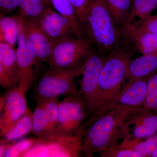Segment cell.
I'll return each instance as SVG.
<instances>
[{"instance_id":"7","label":"cell","mask_w":157,"mask_h":157,"mask_svg":"<svg viewBox=\"0 0 157 157\" xmlns=\"http://www.w3.org/2000/svg\"><path fill=\"white\" fill-rule=\"evenodd\" d=\"M82 153L81 135H57L51 140L33 139L32 146L21 156L78 157Z\"/></svg>"},{"instance_id":"3","label":"cell","mask_w":157,"mask_h":157,"mask_svg":"<svg viewBox=\"0 0 157 157\" xmlns=\"http://www.w3.org/2000/svg\"><path fill=\"white\" fill-rule=\"evenodd\" d=\"M128 110L110 108L85 128L81 135L82 153L86 157L100 156L124 139V121Z\"/></svg>"},{"instance_id":"31","label":"cell","mask_w":157,"mask_h":157,"mask_svg":"<svg viewBox=\"0 0 157 157\" xmlns=\"http://www.w3.org/2000/svg\"><path fill=\"white\" fill-rule=\"evenodd\" d=\"M73 6L78 21L87 7L90 0H69Z\"/></svg>"},{"instance_id":"30","label":"cell","mask_w":157,"mask_h":157,"mask_svg":"<svg viewBox=\"0 0 157 157\" xmlns=\"http://www.w3.org/2000/svg\"><path fill=\"white\" fill-rule=\"evenodd\" d=\"M143 107L147 110L157 113V88L147 95Z\"/></svg>"},{"instance_id":"28","label":"cell","mask_w":157,"mask_h":157,"mask_svg":"<svg viewBox=\"0 0 157 157\" xmlns=\"http://www.w3.org/2000/svg\"><path fill=\"white\" fill-rule=\"evenodd\" d=\"M129 25L133 26L137 29L142 32L157 35V14L149 15L137 25Z\"/></svg>"},{"instance_id":"10","label":"cell","mask_w":157,"mask_h":157,"mask_svg":"<svg viewBox=\"0 0 157 157\" xmlns=\"http://www.w3.org/2000/svg\"><path fill=\"white\" fill-rule=\"evenodd\" d=\"M124 139L145 138L157 133V113L143 107L128 110L124 121Z\"/></svg>"},{"instance_id":"29","label":"cell","mask_w":157,"mask_h":157,"mask_svg":"<svg viewBox=\"0 0 157 157\" xmlns=\"http://www.w3.org/2000/svg\"><path fill=\"white\" fill-rule=\"evenodd\" d=\"M21 0H0V16H6L18 8Z\"/></svg>"},{"instance_id":"1","label":"cell","mask_w":157,"mask_h":157,"mask_svg":"<svg viewBox=\"0 0 157 157\" xmlns=\"http://www.w3.org/2000/svg\"><path fill=\"white\" fill-rule=\"evenodd\" d=\"M135 51L133 45L124 39L117 48L107 55L99 77L95 110L85 121L81 131L108 110L124 83L128 65Z\"/></svg>"},{"instance_id":"15","label":"cell","mask_w":157,"mask_h":157,"mask_svg":"<svg viewBox=\"0 0 157 157\" xmlns=\"http://www.w3.org/2000/svg\"><path fill=\"white\" fill-rule=\"evenodd\" d=\"M38 21L54 44L63 39L76 38L70 21L51 8Z\"/></svg>"},{"instance_id":"4","label":"cell","mask_w":157,"mask_h":157,"mask_svg":"<svg viewBox=\"0 0 157 157\" xmlns=\"http://www.w3.org/2000/svg\"><path fill=\"white\" fill-rule=\"evenodd\" d=\"M82 65L62 70L49 69L46 71L34 87L36 101L64 95H79L77 79L80 75Z\"/></svg>"},{"instance_id":"21","label":"cell","mask_w":157,"mask_h":157,"mask_svg":"<svg viewBox=\"0 0 157 157\" xmlns=\"http://www.w3.org/2000/svg\"><path fill=\"white\" fill-rule=\"evenodd\" d=\"M20 33L19 23L16 15L0 16V42L15 47Z\"/></svg>"},{"instance_id":"5","label":"cell","mask_w":157,"mask_h":157,"mask_svg":"<svg viewBox=\"0 0 157 157\" xmlns=\"http://www.w3.org/2000/svg\"><path fill=\"white\" fill-rule=\"evenodd\" d=\"M107 55L93 49L81 66L78 78V92L87 108L88 117L92 115L97 105L98 82ZM86 118V119H87Z\"/></svg>"},{"instance_id":"23","label":"cell","mask_w":157,"mask_h":157,"mask_svg":"<svg viewBox=\"0 0 157 157\" xmlns=\"http://www.w3.org/2000/svg\"><path fill=\"white\" fill-rule=\"evenodd\" d=\"M33 132V112L28 107L22 117L14 126L2 136V141L5 143L17 140L29 135Z\"/></svg>"},{"instance_id":"17","label":"cell","mask_w":157,"mask_h":157,"mask_svg":"<svg viewBox=\"0 0 157 157\" xmlns=\"http://www.w3.org/2000/svg\"><path fill=\"white\" fill-rule=\"evenodd\" d=\"M157 73V52L142 54L131 59L128 65L126 81L151 77Z\"/></svg>"},{"instance_id":"26","label":"cell","mask_w":157,"mask_h":157,"mask_svg":"<svg viewBox=\"0 0 157 157\" xmlns=\"http://www.w3.org/2000/svg\"><path fill=\"white\" fill-rule=\"evenodd\" d=\"M43 101L51 130L54 136L56 137L59 101L58 98H50Z\"/></svg>"},{"instance_id":"9","label":"cell","mask_w":157,"mask_h":157,"mask_svg":"<svg viewBox=\"0 0 157 157\" xmlns=\"http://www.w3.org/2000/svg\"><path fill=\"white\" fill-rule=\"evenodd\" d=\"M25 44L39 62L48 64L54 43L39 21L16 15Z\"/></svg>"},{"instance_id":"25","label":"cell","mask_w":157,"mask_h":157,"mask_svg":"<svg viewBox=\"0 0 157 157\" xmlns=\"http://www.w3.org/2000/svg\"><path fill=\"white\" fill-rule=\"evenodd\" d=\"M56 11L70 21L76 38L84 39L73 6L69 0H49Z\"/></svg>"},{"instance_id":"19","label":"cell","mask_w":157,"mask_h":157,"mask_svg":"<svg viewBox=\"0 0 157 157\" xmlns=\"http://www.w3.org/2000/svg\"><path fill=\"white\" fill-rule=\"evenodd\" d=\"M157 6V0H132L130 14L124 26L137 25L151 15Z\"/></svg>"},{"instance_id":"6","label":"cell","mask_w":157,"mask_h":157,"mask_svg":"<svg viewBox=\"0 0 157 157\" xmlns=\"http://www.w3.org/2000/svg\"><path fill=\"white\" fill-rule=\"evenodd\" d=\"M93 45L84 39L71 38L54 44L48 62L49 68L62 70L82 65L92 49Z\"/></svg>"},{"instance_id":"12","label":"cell","mask_w":157,"mask_h":157,"mask_svg":"<svg viewBox=\"0 0 157 157\" xmlns=\"http://www.w3.org/2000/svg\"><path fill=\"white\" fill-rule=\"evenodd\" d=\"M150 78L126 81L120 91L109 105L108 110L115 108L130 110L143 107L148 95V81Z\"/></svg>"},{"instance_id":"27","label":"cell","mask_w":157,"mask_h":157,"mask_svg":"<svg viewBox=\"0 0 157 157\" xmlns=\"http://www.w3.org/2000/svg\"><path fill=\"white\" fill-rule=\"evenodd\" d=\"M102 157H144L143 154L123 146L120 142L101 155Z\"/></svg>"},{"instance_id":"11","label":"cell","mask_w":157,"mask_h":157,"mask_svg":"<svg viewBox=\"0 0 157 157\" xmlns=\"http://www.w3.org/2000/svg\"><path fill=\"white\" fill-rule=\"evenodd\" d=\"M26 94L18 86L7 90L1 97V136L6 135L25 113Z\"/></svg>"},{"instance_id":"32","label":"cell","mask_w":157,"mask_h":157,"mask_svg":"<svg viewBox=\"0 0 157 157\" xmlns=\"http://www.w3.org/2000/svg\"><path fill=\"white\" fill-rule=\"evenodd\" d=\"M157 88V73L149 79L148 94Z\"/></svg>"},{"instance_id":"24","label":"cell","mask_w":157,"mask_h":157,"mask_svg":"<svg viewBox=\"0 0 157 157\" xmlns=\"http://www.w3.org/2000/svg\"><path fill=\"white\" fill-rule=\"evenodd\" d=\"M120 143L127 148L139 152L144 157H151L157 150V133L145 138L124 139Z\"/></svg>"},{"instance_id":"14","label":"cell","mask_w":157,"mask_h":157,"mask_svg":"<svg viewBox=\"0 0 157 157\" xmlns=\"http://www.w3.org/2000/svg\"><path fill=\"white\" fill-rule=\"evenodd\" d=\"M17 44L16 51L19 74L18 87L26 94L33 80L35 66L39 62L25 44L20 28Z\"/></svg>"},{"instance_id":"22","label":"cell","mask_w":157,"mask_h":157,"mask_svg":"<svg viewBox=\"0 0 157 157\" xmlns=\"http://www.w3.org/2000/svg\"><path fill=\"white\" fill-rule=\"evenodd\" d=\"M113 21L120 29L128 17L132 0H104Z\"/></svg>"},{"instance_id":"20","label":"cell","mask_w":157,"mask_h":157,"mask_svg":"<svg viewBox=\"0 0 157 157\" xmlns=\"http://www.w3.org/2000/svg\"><path fill=\"white\" fill-rule=\"evenodd\" d=\"M49 0H21L18 15L39 21L50 8Z\"/></svg>"},{"instance_id":"13","label":"cell","mask_w":157,"mask_h":157,"mask_svg":"<svg viewBox=\"0 0 157 157\" xmlns=\"http://www.w3.org/2000/svg\"><path fill=\"white\" fill-rule=\"evenodd\" d=\"M19 74L15 48L0 42V85L6 90L19 86Z\"/></svg>"},{"instance_id":"18","label":"cell","mask_w":157,"mask_h":157,"mask_svg":"<svg viewBox=\"0 0 157 157\" xmlns=\"http://www.w3.org/2000/svg\"><path fill=\"white\" fill-rule=\"evenodd\" d=\"M32 132L38 138L42 140H51L55 138L51 130L43 101H36V105L33 113Z\"/></svg>"},{"instance_id":"33","label":"cell","mask_w":157,"mask_h":157,"mask_svg":"<svg viewBox=\"0 0 157 157\" xmlns=\"http://www.w3.org/2000/svg\"><path fill=\"white\" fill-rule=\"evenodd\" d=\"M151 157H157V150L153 153Z\"/></svg>"},{"instance_id":"8","label":"cell","mask_w":157,"mask_h":157,"mask_svg":"<svg viewBox=\"0 0 157 157\" xmlns=\"http://www.w3.org/2000/svg\"><path fill=\"white\" fill-rule=\"evenodd\" d=\"M87 117V108L80 96H67L59 105L56 135H75Z\"/></svg>"},{"instance_id":"2","label":"cell","mask_w":157,"mask_h":157,"mask_svg":"<svg viewBox=\"0 0 157 157\" xmlns=\"http://www.w3.org/2000/svg\"><path fill=\"white\" fill-rule=\"evenodd\" d=\"M83 39L104 53L117 48L123 40L104 0H90L78 21Z\"/></svg>"},{"instance_id":"16","label":"cell","mask_w":157,"mask_h":157,"mask_svg":"<svg viewBox=\"0 0 157 157\" xmlns=\"http://www.w3.org/2000/svg\"><path fill=\"white\" fill-rule=\"evenodd\" d=\"M124 38L142 54L157 52V35L142 32L132 25L121 29Z\"/></svg>"}]
</instances>
